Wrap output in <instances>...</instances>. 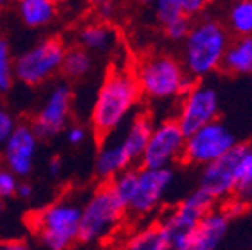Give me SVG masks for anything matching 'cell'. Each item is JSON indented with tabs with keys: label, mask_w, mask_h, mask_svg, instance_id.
Segmentation results:
<instances>
[{
	"label": "cell",
	"mask_w": 252,
	"mask_h": 250,
	"mask_svg": "<svg viewBox=\"0 0 252 250\" xmlns=\"http://www.w3.org/2000/svg\"><path fill=\"white\" fill-rule=\"evenodd\" d=\"M144 109V98L131 65H112L94 93L90 110V129L102 140L118 133Z\"/></svg>",
	"instance_id": "cell-1"
},
{
	"label": "cell",
	"mask_w": 252,
	"mask_h": 250,
	"mask_svg": "<svg viewBox=\"0 0 252 250\" xmlns=\"http://www.w3.org/2000/svg\"><path fill=\"white\" fill-rule=\"evenodd\" d=\"M131 68L151 116L156 109H168V114L173 116L181 96L193 84L179 55L170 51L147 53Z\"/></svg>",
	"instance_id": "cell-2"
},
{
	"label": "cell",
	"mask_w": 252,
	"mask_h": 250,
	"mask_svg": "<svg viewBox=\"0 0 252 250\" xmlns=\"http://www.w3.org/2000/svg\"><path fill=\"white\" fill-rule=\"evenodd\" d=\"M229 40L231 33L219 18L203 14L193 20L179 55L191 81H207L220 70Z\"/></svg>",
	"instance_id": "cell-3"
},
{
	"label": "cell",
	"mask_w": 252,
	"mask_h": 250,
	"mask_svg": "<svg viewBox=\"0 0 252 250\" xmlns=\"http://www.w3.org/2000/svg\"><path fill=\"white\" fill-rule=\"evenodd\" d=\"M83 201L74 194H62L28 215V229L47 250H70L79 243Z\"/></svg>",
	"instance_id": "cell-4"
},
{
	"label": "cell",
	"mask_w": 252,
	"mask_h": 250,
	"mask_svg": "<svg viewBox=\"0 0 252 250\" xmlns=\"http://www.w3.org/2000/svg\"><path fill=\"white\" fill-rule=\"evenodd\" d=\"M130 226L126 208L110 192L107 184H98L81 205L79 243L109 247Z\"/></svg>",
	"instance_id": "cell-5"
},
{
	"label": "cell",
	"mask_w": 252,
	"mask_h": 250,
	"mask_svg": "<svg viewBox=\"0 0 252 250\" xmlns=\"http://www.w3.org/2000/svg\"><path fill=\"white\" fill-rule=\"evenodd\" d=\"M214 207L217 205L212 199L194 188L175 205L163 208L154 219L159 235V250H188L196 224Z\"/></svg>",
	"instance_id": "cell-6"
},
{
	"label": "cell",
	"mask_w": 252,
	"mask_h": 250,
	"mask_svg": "<svg viewBox=\"0 0 252 250\" xmlns=\"http://www.w3.org/2000/svg\"><path fill=\"white\" fill-rule=\"evenodd\" d=\"M68 44L62 37L49 35L14 56V77L28 88L44 86L62 72Z\"/></svg>",
	"instance_id": "cell-7"
},
{
	"label": "cell",
	"mask_w": 252,
	"mask_h": 250,
	"mask_svg": "<svg viewBox=\"0 0 252 250\" xmlns=\"http://www.w3.org/2000/svg\"><path fill=\"white\" fill-rule=\"evenodd\" d=\"M175 182L173 168H137V188L126 207L130 224L151 222L163 210L165 199Z\"/></svg>",
	"instance_id": "cell-8"
},
{
	"label": "cell",
	"mask_w": 252,
	"mask_h": 250,
	"mask_svg": "<svg viewBox=\"0 0 252 250\" xmlns=\"http://www.w3.org/2000/svg\"><path fill=\"white\" fill-rule=\"evenodd\" d=\"M219 116L220 93L217 86L207 81H196L181 96L172 118L188 137L201 126L219 119Z\"/></svg>",
	"instance_id": "cell-9"
},
{
	"label": "cell",
	"mask_w": 252,
	"mask_h": 250,
	"mask_svg": "<svg viewBox=\"0 0 252 250\" xmlns=\"http://www.w3.org/2000/svg\"><path fill=\"white\" fill-rule=\"evenodd\" d=\"M236 144H238V138L235 131L224 121L216 119L186 137L182 164H188L193 168H203L228 154Z\"/></svg>",
	"instance_id": "cell-10"
},
{
	"label": "cell",
	"mask_w": 252,
	"mask_h": 250,
	"mask_svg": "<svg viewBox=\"0 0 252 250\" xmlns=\"http://www.w3.org/2000/svg\"><path fill=\"white\" fill-rule=\"evenodd\" d=\"M74 100L75 91L72 82L63 79L49 88L42 103L35 110L30 121L32 128L35 129L40 140L42 138L49 140L65 131L74 116Z\"/></svg>",
	"instance_id": "cell-11"
},
{
	"label": "cell",
	"mask_w": 252,
	"mask_h": 250,
	"mask_svg": "<svg viewBox=\"0 0 252 250\" xmlns=\"http://www.w3.org/2000/svg\"><path fill=\"white\" fill-rule=\"evenodd\" d=\"M186 147V135L173 118L156 119L151 137L140 157L144 168H173L182 164Z\"/></svg>",
	"instance_id": "cell-12"
},
{
	"label": "cell",
	"mask_w": 252,
	"mask_h": 250,
	"mask_svg": "<svg viewBox=\"0 0 252 250\" xmlns=\"http://www.w3.org/2000/svg\"><path fill=\"white\" fill-rule=\"evenodd\" d=\"M40 138L30 123H18L11 137L0 149V164L18 179H27L35 170Z\"/></svg>",
	"instance_id": "cell-13"
},
{
	"label": "cell",
	"mask_w": 252,
	"mask_h": 250,
	"mask_svg": "<svg viewBox=\"0 0 252 250\" xmlns=\"http://www.w3.org/2000/svg\"><path fill=\"white\" fill-rule=\"evenodd\" d=\"M242 147H244V142H238L228 154L200 168L196 188L203 191L216 205L233 198L235 194L236 166L240 159Z\"/></svg>",
	"instance_id": "cell-14"
},
{
	"label": "cell",
	"mask_w": 252,
	"mask_h": 250,
	"mask_svg": "<svg viewBox=\"0 0 252 250\" xmlns=\"http://www.w3.org/2000/svg\"><path fill=\"white\" fill-rule=\"evenodd\" d=\"M233 220L220 205L214 207L200 219L194 227L188 250H219L226 242Z\"/></svg>",
	"instance_id": "cell-15"
},
{
	"label": "cell",
	"mask_w": 252,
	"mask_h": 250,
	"mask_svg": "<svg viewBox=\"0 0 252 250\" xmlns=\"http://www.w3.org/2000/svg\"><path fill=\"white\" fill-rule=\"evenodd\" d=\"M75 46L91 55H110L119 46V33L110 21L91 20L75 28Z\"/></svg>",
	"instance_id": "cell-16"
},
{
	"label": "cell",
	"mask_w": 252,
	"mask_h": 250,
	"mask_svg": "<svg viewBox=\"0 0 252 250\" xmlns=\"http://www.w3.org/2000/svg\"><path fill=\"white\" fill-rule=\"evenodd\" d=\"M154 121H156V119H154L153 116L147 112L146 107H144L140 112L135 114L133 118L116 133L123 151L126 153V156L130 157L133 166L140 164V157H142V154H144V149H146L147 140H149V137H151Z\"/></svg>",
	"instance_id": "cell-17"
},
{
	"label": "cell",
	"mask_w": 252,
	"mask_h": 250,
	"mask_svg": "<svg viewBox=\"0 0 252 250\" xmlns=\"http://www.w3.org/2000/svg\"><path fill=\"white\" fill-rule=\"evenodd\" d=\"M130 157L126 156L123 151L121 144H119L118 135H110L102 140H98V149L94 154V163H93V172L94 177L98 180V184H105L110 179L123 170L131 168Z\"/></svg>",
	"instance_id": "cell-18"
},
{
	"label": "cell",
	"mask_w": 252,
	"mask_h": 250,
	"mask_svg": "<svg viewBox=\"0 0 252 250\" xmlns=\"http://www.w3.org/2000/svg\"><path fill=\"white\" fill-rule=\"evenodd\" d=\"M16 14L30 30H44L58 20L60 4L56 0H16Z\"/></svg>",
	"instance_id": "cell-19"
},
{
	"label": "cell",
	"mask_w": 252,
	"mask_h": 250,
	"mask_svg": "<svg viewBox=\"0 0 252 250\" xmlns=\"http://www.w3.org/2000/svg\"><path fill=\"white\" fill-rule=\"evenodd\" d=\"M109 250H159V235L154 220L130 224L110 243Z\"/></svg>",
	"instance_id": "cell-20"
},
{
	"label": "cell",
	"mask_w": 252,
	"mask_h": 250,
	"mask_svg": "<svg viewBox=\"0 0 252 250\" xmlns=\"http://www.w3.org/2000/svg\"><path fill=\"white\" fill-rule=\"evenodd\" d=\"M220 70L235 77L252 75V37H231Z\"/></svg>",
	"instance_id": "cell-21"
},
{
	"label": "cell",
	"mask_w": 252,
	"mask_h": 250,
	"mask_svg": "<svg viewBox=\"0 0 252 250\" xmlns=\"http://www.w3.org/2000/svg\"><path fill=\"white\" fill-rule=\"evenodd\" d=\"M94 68V56L88 53L86 49L79 46H67V51L63 56L62 72L63 79L68 82L83 81L93 72Z\"/></svg>",
	"instance_id": "cell-22"
},
{
	"label": "cell",
	"mask_w": 252,
	"mask_h": 250,
	"mask_svg": "<svg viewBox=\"0 0 252 250\" xmlns=\"http://www.w3.org/2000/svg\"><path fill=\"white\" fill-rule=\"evenodd\" d=\"M222 23L231 37H252V0H231Z\"/></svg>",
	"instance_id": "cell-23"
},
{
	"label": "cell",
	"mask_w": 252,
	"mask_h": 250,
	"mask_svg": "<svg viewBox=\"0 0 252 250\" xmlns=\"http://www.w3.org/2000/svg\"><path fill=\"white\" fill-rule=\"evenodd\" d=\"M233 196L249 208H252V144L244 142L238 166H236V188Z\"/></svg>",
	"instance_id": "cell-24"
},
{
	"label": "cell",
	"mask_w": 252,
	"mask_h": 250,
	"mask_svg": "<svg viewBox=\"0 0 252 250\" xmlns=\"http://www.w3.org/2000/svg\"><path fill=\"white\" fill-rule=\"evenodd\" d=\"M137 168L138 166H131L128 170H123L121 173L112 177L109 182H105L110 192L116 196V199L125 208L128 207L131 196L135 192V188H137Z\"/></svg>",
	"instance_id": "cell-25"
},
{
	"label": "cell",
	"mask_w": 252,
	"mask_h": 250,
	"mask_svg": "<svg viewBox=\"0 0 252 250\" xmlns=\"http://www.w3.org/2000/svg\"><path fill=\"white\" fill-rule=\"evenodd\" d=\"M14 82V53L7 37L0 35V96L7 94Z\"/></svg>",
	"instance_id": "cell-26"
},
{
	"label": "cell",
	"mask_w": 252,
	"mask_h": 250,
	"mask_svg": "<svg viewBox=\"0 0 252 250\" xmlns=\"http://www.w3.org/2000/svg\"><path fill=\"white\" fill-rule=\"evenodd\" d=\"M153 9H154V16H156V21L159 23L161 28L184 16L181 5H179V0H154Z\"/></svg>",
	"instance_id": "cell-27"
},
{
	"label": "cell",
	"mask_w": 252,
	"mask_h": 250,
	"mask_svg": "<svg viewBox=\"0 0 252 250\" xmlns=\"http://www.w3.org/2000/svg\"><path fill=\"white\" fill-rule=\"evenodd\" d=\"M191 23H193V20H189L188 16H182L179 20L172 21V23H168L166 27H163L161 30L168 40H172V42H175V44H181L182 40L186 39V35H188Z\"/></svg>",
	"instance_id": "cell-28"
},
{
	"label": "cell",
	"mask_w": 252,
	"mask_h": 250,
	"mask_svg": "<svg viewBox=\"0 0 252 250\" xmlns=\"http://www.w3.org/2000/svg\"><path fill=\"white\" fill-rule=\"evenodd\" d=\"M18 123L20 121L16 119L12 110L9 109V107L4 103V100L0 98V149H2V145L5 144V140L11 137V133L14 131Z\"/></svg>",
	"instance_id": "cell-29"
},
{
	"label": "cell",
	"mask_w": 252,
	"mask_h": 250,
	"mask_svg": "<svg viewBox=\"0 0 252 250\" xmlns=\"http://www.w3.org/2000/svg\"><path fill=\"white\" fill-rule=\"evenodd\" d=\"M18 184H20V179L11 170H7L5 166L0 164V198L2 199L14 198Z\"/></svg>",
	"instance_id": "cell-30"
},
{
	"label": "cell",
	"mask_w": 252,
	"mask_h": 250,
	"mask_svg": "<svg viewBox=\"0 0 252 250\" xmlns=\"http://www.w3.org/2000/svg\"><path fill=\"white\" fill-rule=\"evenodd\" d=\"M214 0H179V5L182 9V14L188 16L189 20H196L207 12Z\"/></svg>",
	"instance_id": "cell-31"
},
{
	"label": "cell",
	"mask_w": 252,
	"mask_h": 250,
	"mask_svg": "<svg viewBox=\"0 0 252 250\" xmlns=\"http://www.w3.org/2000/svg\"><path fill=\"white\" fill-rule=\"evenodd\" d=\"M63 133H65V138H67L68 144L77 147V145H83L88 140L91 129L86 125H83V123H70Z\"/></svg>",
	"instance_id": "cell-32"
},
{
	"label": "cell",
	"mask_w": 252,
	"mask_h": 250,
	"mask_svg": "<svg viewBox=\"0 0 252 250\" xmlns=\"http://www.w3.org/2000/svg\"><path fill=\"white\" fill-rule=\"evenodd\" d=\"M219 205H220V208L228 214V217L233 220V222H235L236 219H240L242 215H245L249 210H251L247 205L242 203L240 199H236L235 196H233V198H229V199H226V201H222V203H219Z\"/></svg>",
	"instance_id": "cell-33"
},
{
	"label": "cell",
	"mask_w": 252,
	"mask_h": 250,
	"mask_svg": "<svg viewBox=\"0 0 252 250\" xmlns=\"http://www.w3.org/2000/svg\"><path fill=\"white\" fill-rule=\"evenodd\" d=\"M0 250H33L23 238H0Z\"/></svg>",
	"instance_id": "cell-34"
},
{
	"label": "cell",
	"mask_w": 252,
	"mask_h": 250,
	"mask_svg": "<svg viewBox=\"0 0 252 250\" xmlns=\"http://www.w3.org/2000/svg\"><path fill=\"white\" fill-rule=\"evenodd\" d=\"M35 194V188L32 182H28L27 179H20V184H18V189H16V196L20 199H32Z\"/></svg>",
	"instance_id": "cell-35"
},
{
	"label": "cell",
	"mask_w": 252,
	"mask_h": 250,
	"mask_svg": "<svg viewBox=\"0 0 252 250\" xmlns=\"http://www.w3.org/2000/svg\"><path fill=\"white\" fill-rule=\"evenodd\" d=\"M47 172H49V175H51L53 179H60V175H62V172H63L62 157L53 156L51 159H49V163H47Z\"/></svg>",
	"instance_id": "cell-36"
},
{
	"label": "cell",
	"mask_w": 252,
	"mask_h": 250,
	"mask_svg": "<svg viewBox=\"0 0 252 250\" xmlns=\"http://www.w3.org/2000/svg\"><path fill=\"white\" fill-rule=\"evenodd\" d=\"M107 2H110V0H84V4H88L90 7H93L94 11L98 7H102L103 4H107Z\"/></svg>",
	"instance_id": "cell-37"
},
{
	"label": "cell",
	"mask_w": 252,
	"mask_h": 250,
	"mask_svg": "<svg viewBox=\"0 0 252 250\" xmlns=\"http://www.w3.org/2000/svg\"><path fill=\"white\" fill-rule=\"evenodd\" d=\"M138 5H144V7H153V2L154 0H135Z\"/></svg>",
	"instance_id": "cell-38"
},
{
	"label": "cell",
	"mask_w": 252,
	"mask_h": 250,
	"mask_svg": "<svg viewBox=\"0 0 252 250\" xmlns=\"http://www.w3.org/2000/svg\"><path fill=\"white\" fill-rule=\"evenodd\" d=\"M7 4H9V0H0V11H2Z\"/></svg>",
	"instance_id": "cell-39"
},
{
	"label": "cell",
	"mask_w": 252,
	"mask_h": 250,
	"mask_svg": "<svg viewBox=\"0 0 252 250\" xmlns=\"http://www.w3.org/2000/svg\"><path fill=\"white\" fill-rule=\"evenodd\" d=\"M2 210H4V199L0 198V215H2Z\"/></svg>",
	"instance_id": "cell-40"
},
{
	"label": "cell",
	"mask_w": 252,
	"mask_h": 250,
	"mask_svg": "<svg viewBox=\"0 0 252 250\" xmlns=\"http://www.w3.org/2000/svg\"><path fill=\"white\" fill-rule=\"evenodd\" d=\"M56 2H58V4H63V2H68V0H56Z\"/></svg>",
	"instance_id": "cell-41"
}]
</instances>
